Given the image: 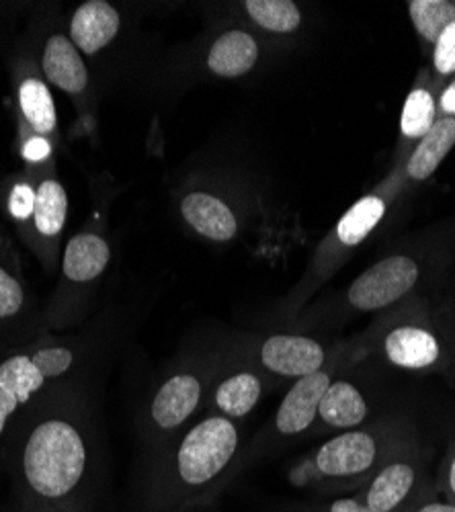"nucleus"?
I'll use <instances>...</instances> for the list:
<instances>
[{
	"label": "nucleus",
	"mask_w": 455,
	"mask_h": 512,
	"mask_svg": "<svg viewBox=\"0 0 455 512\" xmlns=\"http://www.w3.org/2000/svg\"><path fill=\"white\" fill-rule=\"evenodd\" d=\"M15 500L62 512H97L105 465L89 398L80 386L50 392L5 433Z\"/></svg>",
	"instance_id": "obj_1"
},
{
	"label": "nucleus",
	"mask_w": 455,
	"mask_h": 512,
	"mask_svg": "<svg viewBox=\"0 0 455 512\" xmlns=\"http://www.w3.org/2000/svg\"><path fill=\"white\" fill-rule=\"evenodd\" d=\"M240 424L205 414L171 443L148 455L142 482L146 512H189L212 504L242 472Z\"/></svg>",
	"instance_id": "obj_2"
},
{
	"label": "nucleus",
	"mask_w": 455,
	"mask_h": 512,
	"mask_svg": "<svg viewBox=\"0 0 455 512\" xmlns=\"http://www.w3.org/2000/svg\"><path fill=\"white\" fill-rule=\"evenodd\" d=\"M453 254L455 224L433 228L380 256L343 291L294 320L306 328H335L359 316L384 314L415 297H439Z\"/></svg>",
	"instance_id": "obj_3"
},
{
	"label": "nucleus",
	"mask_w": 455,
	"mask_h": 512,
	"mask_svg": "<svg viewBox=\"0 0 455 512\" xmlns=\"http://www.w3.org/2000/svg\"><path fill=\"white\" fill-rule=\"evenodd\" d=\"M113 328L101 320L76 336L46 334L0 359V443L13 420L31 404L66 386H80L109 351Z\"/></svg>",
	"instance_id": "obj_4"
},
{
	"label": "nucleus",
	"mask_w": 455,
	"mask_h": 512,
	"mask_svg": "<svg viewBox=\"0 0 455 512\" xmlns=\"http://www.w3.org/2000/svg\"><path fill=\"white\" fill-rule=\"evenodd\" d=\"M365 361L376 359L390 369L455 379V302L415 297L355 334Z\"/></svg>",
	"instance_id": "obj_5"
},
{
	"label": "nucleus",
	"mask_w": 455,
	"mask_h": 512,
	"mask_svg": "<svg viewBox=\"0 0 455 512\" xmlns=\"http://www.w3.org/2000/svg\"><path fill=\"white\" fill-rule=\"evenodd\" d=\"M419 439L404 414H380L359 429L326 437L287 467V482L318 496L357 492L402 445Z\"/></svg>",
	"instance_id": "obj_6"
},
{
	"label": "nucleus",
	"mask_w": 455,
	"mask_h": 512,
	"mask_svg": "<svg viewBox=\"0 0 455 512\" xmlns=\"http://www.w3.org/2000/svg\"><path fill=\"white\" fill-rule=\"evenodd\" d=\"M406 193L404 177L400 166H392L390 173L363 197H359L345 213L335 228L326 234V238L316 248L312 261L308 265L306 275L298 283V287L285 297L281 306L283 320L292 322L300 316V312L308 306V302L333 279L343 265L355 254L357 248L365 244V240L374 234L388 213L396 205V201Z\"/></svg>",
	"instance_id": "obj_7"
},
{
	"label": "nucleus",
	"mask_w": 455,
	"mask_h": 512,
	"mask_svg": "<svg viewBox=\"0 0 455 512\" xmlns=\"http://www.w3.org/2000/svg\"><path fill=\"white\" fill-rule=\"evenodd\" d=\"M216 353H187L154 381L138 410V435L146 455L156 453L187 426L208 402Z\"/></svg>",
	"instance_id": "obj_8"
},
{
	"label": "nucleus",
	"mask_w": 455,
	"mask_h": 512,
	"mask_svg": "<svg viewBox=\"0 0 455 512\" xmlns=\"http://www.w3.org/2000/svg\"><path fill=\"white\" fill-rule=\"evenodd\" d=\"M357 363H365V357L361 355L355 338L351 336L345 340H337L333 355H330V359L318 371L294 381L289 386L277 412L265 426V431L255 437L251 445H246L242 469L253 465L261 457L281 451L285 445L296 439L310 437V431L318 416L320 400L326 394L328 386L343 369Z\"/></svg>",
	"instance_id": "obj_9"
},
{
	"label": "nucleus",
	"mask_w": 455,
	"mask_h": 512,
	"mask_svg": "<svg viewBox=\"0 0 455 512\" xmlns=\"http://www.w3.org/2000/svg\"><path fill=\"white\" fill-rule=\"evenodd\" d=\"M111 244L97 232H80L64 248L62 275L46 310L50 332H62L85 322L93 297L111 263Z\"/></svg>",
	"instance_id": "obj_10"
},
{
	"label": "nucleus",
	"mask_w": 455,
	"mask_h": 512,
	"mask_svg": "<svg viewBox=\"0 0 455 512\" xmlns=\"http://www.w3.org/2000/svg\"><path fill=\"white\" fill-rule=\"evenodd\" d=\"M335 345L294 330L236 336L228 349L251 361L281 388L318 371L333 355Z\"/></svg>",
	"instance_id": "obj_11"
},
{
	"label": "nucleus",
	"mask_w": 455,
	"mask_h": 512,
	"mask_svg": "<svg viewBox=\"0 0 455 512\" xmlns=\"http://www.w3.org/2000/svg\"><path fill=\"white\" fill-rule=\"evenodd\" d=\"M433 488L429 451L419 437L394 451L353 494L376 512H406Z\"/></svg>",
	"instance_id": "obj_12"
},
{
	"label": "nucleus",
	"mask_w": 455,
	"mask_h": 512,
	"mask_svg": "<svg viewBox=\"0 0 455 512\" xmlns=\"http://www.w3.org/2000/svg\"><path fill=\"white\" fill-rule=\"evenodd\" d=\"M214 353L216 359L205 410L240 424L257 410L269 392L279 386L259 367L228 347Z\"/></svg>",
	"instance_id": "obj_13"
},
{
	"label": "nucleus",
	"mask_w": 455,
	"mask_h": 512,
	"mask_svg": "<svg viewBox=\"0 0 455 512\" xmlns=\"http://www.w3.org/2000/svg\"><path fill=\"white\" fill-rule=\"evenodd\" d=\"M357 365L343 369L328 386L320 400L310 437H333L347 433L376 418V400L371 398L365 381L353 377V369Z\"/></svg>",
	"instance_id": "obj_14"
},
{
	"label": "nucleus",
	"mask_w": 455,
	"mask_h": 512,
	"mask_svg": "<svg viewBox=\"0 0 455 512\" xmlns=\"http://www.w3.org/2000/svg\"><path fill=\"white\" fill-rule=\"evenodd\" d=\"M181 222L203 240L228 244L242 234L244 216L216 187H189L177 199Z\"/></svg>",
	"instance_id": "obj_15"
},
{
	"label": "nucleus",
	"mask_w": 455,
	"mask_h": 512,
	"mask_svg": "<svg viewBox=\"0 0 455 512\" xmlns=\"http://www.w3.org/2000/svg\"><path fill=\"white\" fill-rule=\"evenodd\" d=\"M439 91H441V84L435 82L431 72L427 68L421 70L402 105L400 130H398V142L394 148L392 166H400L406 160V156L412 152V148H415L433 130V125L439 119V111H437Z\"/></svg>",
	"instance_id": "obj_16"
},
{
	"label": "nucleus",
	"mask_w": 455,
	"mask_h": 512,
	"mask_svg": "<svg viewBox=\"0 0 455 512\" xmlns=\"http://www.w3.org/2000/svg\"><path fill=\"white\" fill-rule=\"evenodd\" d=\"M263 58L259 37L246 27H228L214 37L203 64L208 74L224 80L251 74Z\"/></svg>",
	"instance_id": "obj_17"
},
{
	"label": "nucleus",
	"mask_w": 455,
	"mask_h": 512,
	"mask_svg": "<svg viewBox=\"0 0 455 512\" xmlns=\"http://www.w3.org/2000/svg\"><path fill=\"white\" fill-rule=\"evenodd\" d=\"M121 31L119 11L105 0L82 3L68 25V37L82 56H97L111 46Z\"/></svg>",
	"instance_id": "obj_18"
},
{
	"label": "nucleus",
	"mask_w": 455,
	"mask_h": 512,
	"mask_svg": "<svg viewBox=\"0 0 455 512\" xmlns=\"http://www.w3.org/2000/svg\"><path fill=\"white\" fill-rule=\"evenodd\" d=\"M41 70L50 84L72 97H82L89 89L87 62L64 33H52L46 39Z\"/></svg>",
	"instance_id": "obj_19"
},
{
	"label": "nucleus",
	"mask_w": 455,
	"mask_h": 512,
	"mask_svg": "<svg viewBox=\"0 0 455 512\" xmlns=\"http://www.w3.org/2000/svg\"><path fill=\"white\" fill-rule=\"evenodd\" d=\"M455 148V117H439L433 130L400 164L406 191L427 183Z\"/></svg>",
	"instance_id": "obj_20"
},
{
	"label": "nucleus",
	"mask_w": 455,
	"mask_h": 512,
	"mask_svg": "<svg viewBox=\"0 0 455 512\" xmlns=\"http://www.w3.org/2000/svg\"><path fill=\"white\" fill-rule=\"evenodd\" d=\"M240 11L248 23L267 35L292 37L304 27V13L294 0H246Z\"/></svg>",
	"instance_id": "obj_21"
},
{
	"label": "nucleus",
	"mask_w": 455,
	"mask_h": 512,
	"mask_svg": "<svg viewBox=\"0 0 455 512\" xmlns=\"http://www.w3.org/2000/svg\"><path fill=\"white\" fill-rule=\"evenodd\" d=\"M68 218V195L60 181L46 177L35 187L33 203V228L41 238H58Z\"/></svg>",
	"instance_id": "obj_22"
},
{
	"label": "nucleus",
	"mask_w": 455,
	"mask_h": 512,
	"mask_svg": "<svg viewBox=\"0 0 455 512\" xmlns=\"http://www.w3.org/2000/svg\"><path fill=\"white\" fill-rule=\"evenodd\" d=\"M19 107L31 130L39 136H50L56 132V107L48 84L35 76L25 78L19 87Z\"/></svg>",
	"instance_id": "obj_23"
},
{
	"label": "nucleus",
	"mask_w": 455,
	"mask_h": 512,
	"mask_svg": "<svg viewBox=\"0 0 455 512\" xmlns=\"http://www.w3.org/2000/svg\"><path fill=\"white\" fill-rule=\"evenodd\" d=\"M406 13L423 52L429 56L439 33L455 21V0H410L406 3Z\"/></svg>",
	"instance_id": "obj_24"
},
{
	"label": "nucleus",
	"mask_w": 455,
	"mask_h": 512,
	"mask_svg": "<svg viewBox=\"0 0 455 512\" xmlns=\"http://www.w3.org/2000/svg\"><path fill=\"white\" fill-rule=\"evenodd\" d=\"M429 72L443 87V82L455 76V21H451L437 37L429 54Z\"/></svg>",
	"instance_id": "obj_25"
},
{
	"label": "nucleus",
	"mask_w": 455,
	"mask_h": 512,
	"mask_svg": "<svg viewBox=\"0 0 455 512\" xmlns=\"http://www.w3.org/2000/svg\"><path fill=\"white\" fill-rule=\"evenodd\" d=\"M287 512H376V510L365 506L355 494H347V496L316 500L310 504H300V506L289 508Z\"/></svg>",
	"instance_id": "obj_26"
},
{
	"label": "nucleus",
	"mask_w": 455,
	"mask_h": 512,
	"mask_svg": "<svg viewBox=\"0 0 455 512\" xmlns=\"http://www.w3.org/2000/svg\"><path fill=\"white\" fill-rule=\"evenodd\" d=\"M437 490L451 502H455V439L449 443L437 472H435Z\"/></svg>",
	"instance_id": "obj_27"
},
{
	"label": "nucleus",
	"mask_w": 455,
	"mask_h": 512,
	"mask_svg": "<svg viewBox=\"0 0 455 512\" xmlns=\"http://www.w3.org/2000/svg\"><path fill=\"white\" fill-rule=\"evenodd\" d=\"M33 203H35V189L29 187L27 183H19L13 187L11 197H9V211L13 213V218L19 222L31 220L33 216Z\"/></svg>",
	"instance_id": "obj_28"
},
{
	"label": "nucleus",
	"mask_w": 455,
	"mask_h": 512,
	"mask_svg": "<svg viewBox=\"0 0 455 512\" xmlns=\"http://www.w3.org/2000/svg\"><path fill=\"white\" fill-rule=\"evenodd\" d=\"M406 512H455V502L447 500L435 486L427 496H423L417 504H412Z\"/></svg>",
	"instance_id": "obj_29"
},
{
	"label": "nucleus",
	"mask_w": 455,
	"mask_h": 512,
	"mask_svg": "<svg viewBox=\"0 0 455 512\" xmlns=\"http://www.w3.org/2000/svg\"><path fill=\"white\" fill-rule=\"evenodd\" d=\"M439 117H455V76L443 82L437 99Z\"/></svg>",
	"instance_id": "obj_30"
},
{
	"label": "nucleus",
	"mask_w": 455,
	"mask_h": 512,
	"mask_svg": "<svg viewBox=\"0 0 455 512\" xmlns=\"http://www.w3.org/2000/svg\"><path fill=\"white\" fill-rule=\"evenodd\" d=\"M50 152H52L50 142H48L46 138H39V136L31 138V140L25 144V148H23L25 158L31 160V162H44V160L50 156Z\"/></svg>",
	"instance_id": "obj_31"
},
{
	"label": "nucleus",
	"mask_w": 455,
	"mask_h": 512,
	"mask_svg": "<svg viewBox=\"0 0 455 512\" xmlns=\"http://www.w3.org/2000/svg\"><path fill=\"white\" fill-rule=\"evenodd\" d=\"M11 512H62L56 508H48V506H35V504H25V502H17L13 500V508Z\"/></svg>",
	"instance_id": "obj_32"
},
{
	"label": "nucleus",
	"mask_w": 455,
	"mask_h": 512,
	"mask_svg": "<svg viewBox=\"0 0 455 512\" xmlns=\"http://www.w3.org/2000/svg\"><path fill=\"white\" fill-rule=\"evenodd\" d=\"M453 381H455V379H453Z\"/></svg>",
	"instance_id": "obj_33"
}]
</instances>
